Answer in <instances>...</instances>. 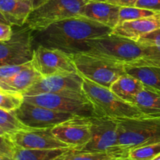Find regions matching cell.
Returning <instances> with one entry per match:
<instances>
[{"instance_id": "1", "label": "cell", "mask_w": 160, "mask_h": 160, "mask_svg": "<svg viewBox=\"0 0 160 160\" xmlns=\"http://www.w3.org/2000/svg\"><path fill=\"white\" fill-rule=\"evenodd\" d=\"M112 29L102 24L78 16L50 25L46 29L33 32V44L59 50L68 55L87 51L89 39L112 33Z\"/></svg>"}, {"instance_id": "2", "label": "cell", "mask_w": 160, "mask_h": 160, "mask_svg": "<svg viewBox=\"0 0 160 160\" xmlns=\"http://www.w3.org/2000/svg\"><path fill=\"white\" fill-rule=\"evenodd\" d=\"M118 144L116 155L128 158L131 149L160 142V117L117 119Z\"/></svg>"}, {"instance_id": "3", "label": "cell", "mask_w": 160, "mask_h": 160, "mask_svg": "<svg viewBox=\"0 0 160 160\" xmlns=\"http://www.w3.org/2000/svg\"><path fill=\"white\" fill-rule=\"evenodd\" d=\"M83 78V92L92 103L97 116L113 119L146 118L135 104L120 99L108 88Z\"/></svg>"}, {"instance_id": "4", "label": "cell", "mask_w": 160, "mask_h": 160, "mask_svg": "<svg viewBox=\"0 0 160 160\" xmlns=\"http://www.w3.org/2000/svg\"><path fill=\"white\" fill-rule=\"evenodd\" d=\"M87 47V51L84 53L112 60L128 66L135 65L144 55L143 48L137 42L112 33L89 39Z\"/></svg>"}, {"instance_id": "5", "label": "cell", "mask_w": 160, "mask_h": 160, "mask_svg": "<svg viewBox=\"0 0 160 160\" xmlns=\"http://www.w3.org/2000/svg\"><path fill=\"white\" fill-rule=\"evenodd\" d=\"M78 73L84 78L109 89L126 74L124 64L88 53L70 55Z\"/></svg>"}, {"instance_id": "6", "label": "cell", "mask_w": 160, "mask_h": 160, "mask_svg": "<svg viewBox=\"0 0 160 160\" xmlns=\"http://www.w3.org/2000/svg\"><path fill=\"white\" fill-rule=\"evenodd\" d=\"M84 0H46L30 13L25 24L33 31H41L56 22L80 16Z\"/></svg>"}, {"instance_id": "7", "label": "cell", "mask_w": 160, "mask_h": 160, "mask_svg": "<svg viewBox=\"0 0 160 160\" xmlns=\"http://www.w3.org/2000/svg\"><path fill=\"white\" fill-rule=\"evenodd\" d=\"M23 100L59 112L84 117L97 116L92 103L84 93L64 92L23 96Z\"/></svg>"}, {"instance_id": "8", "label": "cell", "mask_w": 160, "mask_h": 160, "mask_svg": "<svg viewBox=\"0 0 160 160\" xmlns=\"http://www.w3.org/2000/svg\"><path fill=\"white\" fill-rule=\"evenodd\" d=\"M31 64L42 78L78 73L70 55L42 45L34 47Z\"/></svg>"}, {"instance_id": "9", "label": "cell", "mask_w": 160, "mask_h": 160, "mask_svg": "<svg viewBox=\"0 0 160 160\" xmlns=\"http://www.w3.org/2000/svg\"><path fill=\"white\" fill-rule=\"evenodd\" d=\"M12 30L10 39L0 42V66L23 64L32 60L34 31L27 25Z\"/></svg>"}, {"instance_id": "10", "label": "cell", "mask_w": 160, "mask_h": 160, "mask_svg": "<svg viewBox=\"0 0 160 160\" xmlns=\"http://www.w3.org/2000/svg\"><path fill=\"white\" fill-rule=\"evenodd\" d=\"M90 120L91 139L78 151L109 152L117 156L115 153L118 144V123L117 119L92 116L90 117Z\"/></svg>"}, {"instance_id": "11", "label": "cell", "mask_w": 160, "mask_h": 160, "mask_svg": "<svg viewBox=\"0 0 160 160\" xmlns=\"http://www.w3.org/2000/svg\"><path fill=\"white\" fill-rule=\"evenodd\" d=\"M13 113L23 125L34 129H52L58 124L78 116L70 113L59 112L24 100Z\"/></svg>"}, {"instance_id": "12", "label": "cell", "mask_w": 160, "mask_h": 160, "mask_svg": "<svg viewBox=\"0 0 160 160\" xmlns=\"http://www.w3.org/2000/svg\"><path fill=\"white\" fill-rule=\"evenodd\" d=\"M54 136L70 147L79 150L91 139L90 117L76 116L52 129Z\"/></svg>"}, {"instance_id": "13", "label": "cell", "mask_w": 160, "mask_h": 160, "mask_svg": "<svg viewBox=\"0 0 160 160\" xmlns=\"http://www.w3.org/2000/svg\"><path fill=\"white\" fill-rule=\"evenodd\" d=\"M9 137L15 147L25 149H58L70 147L54 136L52 129L28 128L9 135Z\"/></svg>"}, {"instance_id": "14", "label": "cell", "mask_w": 160, "mask_h": 160, "mask_svg": "<svg viewBox=\"0 0 160 160\" xmlns=\"http://www.w3.org/2000/svg\"><path fill=\"white\" fill-rule=\"evenodd\" d=\"M83 78L79 73L42 78L34 83L23 96L64 92H83Z\"/></svg>"}, {"instance_id": "15", "label": "cell", "mask_w": 160, "mask_h": 160, "mask_svg": "<svg viewBox=\"0 0 160 160\" xmlns=\"http://www.w3.org/2000/svg\"><path fill=\"white\" fill-rule=\"evenodd\" d=\"M160 29V13L119 24L112 34L138 42L142 36Z\"/></svg>"}, {"instance_id": "16", "label": "cell", "mask_w": 160, "mask_h": 160, "mask_svg": "<svg viewBox=\"0 0 160 160\" xmlns=\"http://www.w3.org/2000/svg\"><path fill=\"white\" fill-rule=\"evenodd\" d=\"M120 6L107 2H87L80 16L102 24L113 29L119 24Z\"/></svg>"}, {"instance_id": "17", "label": "cell", "mask_w": 160, "mask_h": 160, "mask_svg": "<svg viewBox=\"0 0 160 160\" xmlns=\"http://www.w3.org/2000/svg\"><path fill=\"white\" fill-rule=\"evenodd\" d=\"M42 78V75L33 67L31 61V64L26 68L14 76L0 80V87L3 91L19 93L23 95Z\"/></svg>"}, {"instance_id": "18", "label": "cell", "mask_w": 160, "mask_h": 160, "mask_svg": "<svg viewBox=\"0 0 160 160\" xmlns=\"http://www.w3.org/2000/svg\"><path fill=\"white\" fill-rule=\"evenodd\" d=\"M33 10L31 5L19 0H0V12L10 25L23 27Z\"/></svg>"}, {"instance_id": "19", "label": "cell", "mask_w": 160, "mask_h": 160, "mask_svg": "<svg viewBox=\"0 0 160 160\" xmlns=\"http://www.w3.org/2000/svg\"><path fill=\"white\" fill-rule=\"evenodd\" d=\"M133 104L137 106L146 118L160 117V92L145 86L134 99Z\"/></svg>"}, {"instance_id": "20", "label": "cell", "mask_w": 160, "mask_h": 160, "mask_svg": "<svg viewBox=\"0 0 160 160\" xmlns=\"http://www.w3.org/2000/svg\"><path fill=\"white\" fill-rule=\"evenodd\" d=\"M144 87L145 85L140 80L126 73L116 80L109 89L124 101L133 104L135 96Z\"/></svg>"}, {"instance_id": "21", "label": "cell", "mask_w": 160, "mask_h": 160, "mask_svg": "<svg viewBox=\"0 0 160 160\" xmlns=\"http://www.w3.org/2000/svg\"><path fill=\"white\" fill-rule=\"evenodd\" d=\"M71 147L58 149H25L16 147L12 160H58Z\"/></svg>"}, {"instance_id": "22", "label": "cell", "mask_w": 160, "mask_h": 160, "mask_svg": "<svg viewBox=\"0 0 160 160\" xmlns=\"http://www.w3.org/2000/svg\"><path fill=\"white\" fill-rule=\"evenodd\" d=\"M126 73L140 80L145 86L160 92V67L155 66L124 65Z\"/></svg>"}, {"instance_id": "23", "label": "cell", "mask_w": 160, "mask_h": 160, "mask_svg": "<svg viewBox=\"0 0 160 160\" xmlns=\"http://www.w3.org/2000/svg\"><path fill=\"white\" fill-rule=\"evenodd\" d=\"M118 157L109 152H88L70 148L58 160H115Z\"/></svg>"}, {"instance_id": "24", "label": "cell", "mask_w": 160, "mask_h": 160, "mask_svg": "<svg viewBox=\"0 0 160 160\" xmlns=\"http://www.w3.org/2000/svg\"><path fill=\"white\" fill-rule=\"evenodd\" d=\"M0 127L8 136L28 128L17 119L13 111L2 109H0Z\"/></svg>"}, {"instance_id": "25", "label": "cell", "mask_w": 160, "mask_h": 160, "mask_svg": "<svg viewBox=\"0 0 160 160\" xmlns=\"http://www.w3.org/2000/svg\"><path fill=\"white\" fill-rule=\"evenodd\" d=\"M160 155V142L146 144L131 149L128 153L130 160H153Z\"/></svg>"}, {"instance_id": "26", "label": "cell", "mask_w": 160, "mask_h": 160, "mask_svg": "<svg viewBox=\"0 0 160 160\" xmlns=\"http://www.w3.org/2000/svg\"><path fill=\"white\" fill-rule=\"evenodd\" d=\"M23 102V94L7 91L0 92V109L14 111L21 106Z\"/></svg>"}, {"instance_id": "27", "label": "cell", "mask_w": 160, "mask_h": 160, "mask_svg": "<svg viewBox=\"0 0 160 160\" xmlns=\"http://www.w3.org/2000/svg\"><path fill=\"white\" fill-rule=\"evenodd\" d=\"M156 13H158L136 7V6L120 7V15H119V24H121L125 21H129V20H138V19L144 18V17H150V16L155 15Z\"/></svg>"}, {"instance_id": "28", "label": "cell", "mask_w": 160, "mask_h": 160, "mask_svg": "<svg viewBox=\"0 0 160 160\" xmlns=\"http://www.w3.org/2000/svg\"><path fill=\"white\" fill-rule=\"evenodd\" d=\"M15 145L8 135H0V155L12 159L15 152Z\"/></svg>"}, {"instance_id": "29", "label": "cell", "mask_w": 160, "mask_h": 160, "mask_svg": "<svg viewBox=\"0 0 160 160\" xmlns=\"http://www.w3.org/2000/svg\"><path fill=\"white\" fill-rule=\"evenodd\" d=\"M31 61L23 64H18V65H5L0 66V80L6 79V78H11L15 75L18 74L24 68H26Z\"/></svg>"}, {"instance_id": "30", "label": "cell", "mask_w": 160, "mask_h": 160, "mask_svg": "<svg viewBox=\"0 0 160 160\" xmlns=\"http://www.w3.org/2000/svg\"><path fill=\"white\" fill-rule=\"evenodd\" d=\"M138 43L141 45H157L160 46V29L142 36Z\"/></svg>"}, {"instance_id": "31", "label": "cell", "mask_w": 160, "mask_h": 160, "mask_svg": "<svg viewBox=\"0 0 160 160\" xmlns=\"http://www.w3.org/2000/svg\"><path fill=\"white\" fill-rule=\"evenodd\" d=\"M135 6L160 13V0H138Z\"/></svg>"}, {"instance_id": "32", "label": "cell", "mask_w": 160, "mask_h": 160, "mask_svg": "<svg viewBox=\"0 0 160 160\" xmlns=\"http://www.w3.org/2000/svg\"><path fill=\"white\" fill-rule=\"evenodd\" d=\"M13 33L12 25L0 22V42L7 41L11 39Z\"/></svg>"}, {"instance_id": "33", "label": "cell", "mask_w": 160, "mask_h": 160, "mask_svg": "<svg viewBox=\"0 0 160 160\" xmlns=\"http://www.w3.org/2000/svg\"><path fill=\"white\" fill-rule=\"evenodd\" d=\"M138 0H108L107 3L120 7H133L135 6Z\"/></svg>"}, {"instance_id": "34", "label": "cell", "mask_w": 160, "mask_h": 160, "mask_svg": "<svg viewBox=\"0 0 160 160\" xmlns=\"http://www.w3.org/2000/svg\"><path fill=\"white\" fill-rule=\"evenodd\" d=\"M19 1L23 2V3H26L28 4L31 5L33 7V9H35L36 8L39 7L41 5L43 4L46 0H19Z\"/></svg>"}, {"instance_id": "35", "label": "cell", "mask_w": 160, "mask_h": 160, "mask_svg": "<svg viewBox=\"0 0 160 160\" xmlns=\"http://www.w3.org/2000/svg\"><path fill=\"white\" fill-rule=\"evenodd\" d=\"M0 22H2V23L9 24L7 21H6V19H5V17H3L2 14L1 13V12H0Z\"/></svg>"}, {"instance_id": "36", "label": "cell", "mask_w": 160, "mask_h": 160, "mask_svg": "<svg viewBox=\"0 0 160 160\" xmlns=\"http://www.w3.org/2000/svg\"><path fill=\"white\" fill-rule=\"evenodd\" d=\"M0 160H12V159H11V158H7V157L2 156V155H0Z\"/></svg>"}, {"instance_id": "37", "label": "cell", "mask_w": 160, "mask_h": 160, "mask_svg": "<svg viewBox=\"0 0 160 160\" xmlns=\"http://www.w3.org/2000/svg\"><path fill=\"white\" fill-rule=\"evenodd\" d=\"M86 2H107L108 0H84Z\"/></svg>"}, {"instance_id": "38", "label": "cell", "mask_w": 160, "mask_h": 160, "mask_svg": "<svg viewBox=\"0 0 160 160\" xmlns=\"http://www.w3.org/2000/svg\"><path fill=\"white\" fill-rule=\"evenodd\" d=\"M115 160H130L128 158H118Z\"/></svg>"}, {"instance_id": "39", "label": "cell", "mask_w": 160, "mask_h": 160, "mask_svg": "<svg viewBox=\"0 0 160 160\" xmlns=\"http://www.w3.org/2000/svg\"><path fill=\"white\" fill-rule=\"evenodd\" d=\"M0 135H6V133H5V132L2 130L1 127H0Z\"/></svg>"}, {"instance_id": "40", "label": "cell", "mask_w": 160, "mask_h": 160, "mask_svg": "<svg viewBox=\"0 0 160 160\" xmlns=\"http://www.w3.org/2000/svg\"><path fill=\"white\" fill-rule=\"evenodd\" d=\"M153 160H160V155H158V156L156 157V158H155Z\"/></svg>"}, {"instance_id": "41", "label": "cell", "mask_w": 160, "mask_h": 160, "mask_svg": "<svg viewBox=\"0 0 160 160\" xmlns=\"http://www.w3.org/2000/svg\"><path fill=\"white\" fill-rule=\"evenodd\" d=\"M2 91H3V90L1 89V87H0V92H2Z\"/></svg>"}]
</instances>
